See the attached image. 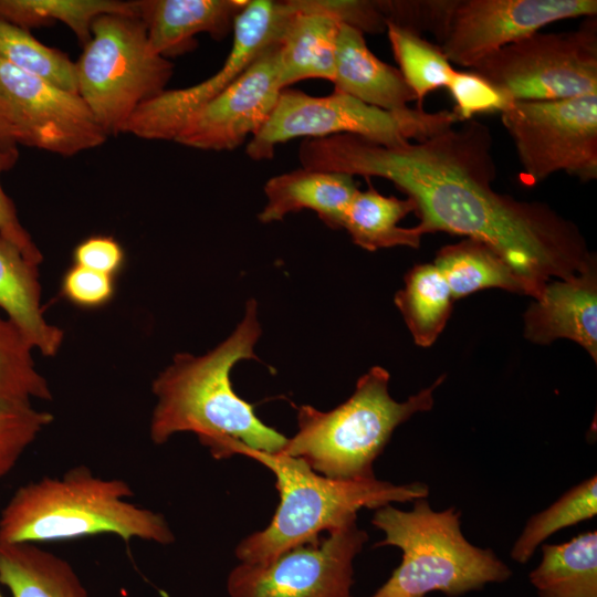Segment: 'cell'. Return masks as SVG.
<instances>
[{
    "label": "cell",
    "mask_w": 597,
    "mask_h": 597,
    "mask_svg": "<svg viewBox=\"0 0 597 597\" xmlns=\"http://www.w3.org/2000/svg\"><path fill=\"white\" fill-rule=\"evenodd\" d=\"M458 124L399 146L347 134L304 139L298 160L305 169L391 181L415 202L423 234L441 231L488 244L534 300L553 279L596 261L573 221L544 202L498 192L490 128L473 118Z\"/></svg>",
    "instance_id": "6da1fadb"
},
{
    "label": "cell",
    "mask_w": 597,
    "mask_h": 597,
    "mask_svg": "<svg viewBox=\"0 0 597 597\" xmlns=\"http://www.w3.org/2000/svg\"><path fill=\"white\" fill-rule=\"evenodd\" d=\"M261 334L258 304L251 298L241 322L216 348L202 356L179 353L174 357L151 386L156 405L149 436L155 444L179 432H192L218 460L228 459L233 442L268 453L283 449L287 438L261 421L230 380L238 362L259 359L254 347Z\"/></svg>",
    "instance_id": "7a4b0ae2"
},
{
    "label": "cell",
    "mask_w": 597,
    "mask_h": 597,
    "mask_svg": "<svg viewBox=\"0 0 597 597\" xmlns=\"http://www.w3.org/2000/svg\"><path fill=\"white\" fill-rule=\"evenodd\" d=\"M130 485L76 465L18 488L0 513V541L48 543L112 534L168 545L175 535L163 514L130 502Z\"/></svg>",
    "instance_id": "3957f363"
},
{
    "label": "cell",
    "mask_w": 597,
    "mask_h": 597,
    "mask_svg": "<svg viewBox=\"0 0 597 597\" xmlns=\"http://www.w3.org/2000/svg\"><path fill=\"white\" fill-rule=\"evenodd\" d=\"M242 454L266 467L276 480L280 502L270 524L243 538L235 547L241 563L270 562L302 545L318 544V535L357 520L363 509H378L396 502L427 498L421 482L394 484L377 478L338 480L312 470L305 461L281 452L268 453L233 442L228 458Z\"/></svg>",
    "instance_id": "277c9868"
},
{
    "label": "cell",
    "mask_w": 597,
    "mask_h": 597,
    "mask_svg": "<svg viewBox=\"0 0 597 597\" xmlns=\"http://www.w3.org/2000/svg\"><path fill=\"white\" fill-rule=\"evenodd\" d=\"M371 524L385 534L375 547L402 552L399 566L371 597H427L433 591L455 597L512 576L491 548L467 540L461 512L453 506L436 511L427 498L413 500L409 511L387 504L375 510Z\"/></svg>",
    "instance_id": "5b68a950"
},
{
    "label": "cell",
    "mask_w": 597,
    "mask_h": 597,
    "mask_svg": "<svg viewBox=\"0 0 597 597\" xmlns=\"http://www.w3.org/2000/svg\"><path fill=\"white\" fill-rule=\"evenodd\" d=\"M444 378L440 376L407 400L396 401L388 389L389 373L374 366L359 377L353 395L336 408L321 411L308 405L298 407L297 432L280 452L302 459L327 478H376L374 462L395 429L433 407L434 391Z\"/></svg>",
    "instance_id": "8992f818"
},
{
    "label": "cell",
    "mask_w": 597,
    "mask_h": 597,
    "mask_svg": "<svg viewBox=\"0 0 597 597\" xmlns=\"http://www.w3.org/2000/svg\"><path fill=\"white\" fill-rule=\"evenodd\" d=\"M75 71L77 94L109 137L124 133L138 106L166 90L174 64L151 51L140 18L103 14Z\"/></svg>",
    "instance_id": "52a82bcc"
},
{
    "label": "cell",
    "mask_w": 597,
    "mask_h": 597,
    "mask_svg": "<svg viewBox=\"0 0 597 597\" xmlns=\"http://www.w3.org/2000/svg\"><path fill=\"white\" fill-rule=\"evenodd\" d=\"M458 123L453 111L428 112L418 105L386 111L335 91L327 96H312L284 88L265 124L249 139L245 153L253 160H264L274 156L279 144L342 134L399 146Z\"/></svg>",
    "instance_id": "ba28073f"
},
{
    "label": "cell",
    "mask_w": 597,
    "mask_h": 597,
    "mask_svg": "<svg viewBox=\"0 0 597 597\" xmlns=\"http://www.w3.org/2000/svg\"><path fill=\"white\" fill-rule=\"evenodd\" d=\"M472 71L513 101H551L597 93V20L577 29L536 31L503 46Z\"/></svg>",
    "instance_id": "9c48e42d"
},
{
    "label": "cell",
    "mask_w": 597,
    "mask_h": 597,
    "mask_svg": "<svg viewBox=\"0 0 597 597\" xmlns=\"http://www.w3.org/2000/svg\"><path fill=\"white\" fill-rule=\"evenodd\" d=\"M501 122L530 185L558 171L583 182L597 178V93L514 101Z\"/></svg>",
    "instance_id": "30bf717a"
},
{
    "label": "cell",
    "mask_w": 597,
    "mask_h": 597,
    "mask_svg": "<svg viewBox=\"0 0 597 597\" xmlns=\"http://www.w3.org/2000/svg\"><path fill=\"white\" fill-rule=\"evenodd\" d=\"M596 14V0H431L429 31L451 64L472 69L549 23Z\"/></svg>",
    "instance_id": "8fae6325"
},
{
    "label": "cell",
    "mask_w": 597,
    "mask_h": 597,
    "mask_svg": "<svg viewBox=\"0 0 597 597\" xmlns=\"http://www.w3.org/2000/svg\"><path fill=\"white\" fill-rule=\"evenodd\" d=\"M290 0H249L237 17L231 50L223 65L198 84L165 90L138 106L124 133L149 140H175L187 119L217 97L270 45L291 14Z\"/></svg>",
    "instance_id": "7c38bea8"
},
{
    "label": "cell",
    "mask_w": 597,
    "mask_h": 597,
    "mask_svg": "<svg viewBox=\"0 0 597 597\" xmlns=\"http://www.w3.org/2000/svg\"><path fill=\"white\" fill-rule=\"evenodd\" d=\"M0 115L17 145L63 157L103 145L107 135L78 94L0 60Z\"/></svg>",
    "instance_id": "4fadbf2b"
},
{
    "label": "cell",
    "mask_w": 597,
    "mask_h": 597,
    "mask_svg": "<svg viewBox=\"0 0 597 597\" xmlns=\"http://www.w3.org/2000/svg\"><path fill=\"white\" fill-rule=\"evenodd\" d=\"M368 541L352 522L316 545H302L260 564L241 563L228 575L230 597H353L354 561Z\"/></svg>",
    "instance_id": "5bb4252c"
},
{
    "label": "cell",
    "mask_w": 597,
    "mask_h": 597,
    "mask_svg": "<svg viewBox=\"0 0 597 597\" xmlns=\"http://www.w3.org/2000/svg\"><path fill=\"white\" fill-rule=\"evenodd\" d=\"M292 12L277 40L281 86L307 78H334L342 23L363 33H381L385 18L376 1L290 0Z\"/></svg>",
    "instance_id": "9a60e30c"
},
{
    "label": "cell",
    "mask_w": 597,
    "mask_h": 597,
    "mask_svg": "<svg viewBox=\"0 0 597 597\" xmlns=\"http://www.w3.org/2000/svg\"><path fill=\"white\" fill-rule=\"evenodd\" d=\"M277 42L217 97L193 113L176 143L202 150H232L253 137L270 117L283 90Z\"/></svg>",
    "instance_id": "2e32d148"
},
{
    "label": "cell",
    "mask_w": 597,
    "mask_h": 597,
    "mask_svg": "<svg viewBox=\"0 0 597 597\" xmlns=\"http://www.w3.org/2000/svg\"><path fill=\"white\" fill-rule=\"evenodd\" d=\"M524 336L535 344L567 338L597 360V263L548 282L524 314Z\"/></svg>",
    "instance_id": "e0dca14e"
},
{
    "label": "cell",
    "mask_w": 597,
    "mask_h": 597,
    "mask_svg": "<svg viewBox=\"0 0 597 597\" xmlns=\"http://www.w3.org/2000/svg\"><path fill=\"white\" fill-rule=\"evenodd\" d=\"M249 0H139L151 51L167 60L197 46L196 35L223 40Z\"/></svg>",
    "instance_id": "ac0fdd59"
},
{
    "label": "cell",
    "mask_w": 597,
    "mask_h": 597,
    "mask_svg": "<svg viewBox=\"0 0 597 597\" xmlns=\"http://www.w3.org/2000/svg\"><path fill=\"white\" fill-rule=\"evenodd\" d=\"M358 190L354 177L347 174L305 168L291 170L265 182L266 203L258 218L270 223L289 213L312 210L327 227L341 229Z\"/></svg>",
    "instance_id": "d6986e66"
},
{
    "label": "cell",
    "mask_w": 597,
    "mask_h": 597,
    "mask_svg": "<svg viewBox=\"0 0 597 597\" xmlns=\"http://www.w3.org/2000/svg\"><path fill=\"white\" fill-rule=\"evenodd\" d=\"M334 91L347 94L368 105L401 111L416 94L400 71L378 59L367 46L364 33L342 23L336 41Z\"/></svg>",
    "instance_id": "ffe728a7"
},
{
    "label": "cell",
    "mask_w": 597,
    "mask_h": 597,
    "mask_svg": "<svg viewBox=\"0 0 597 597\" xmlns=\"http://www.w3.org/2000/svg\"><path fill=\"white\" fill-rule=\"evenodd\" d=\"M0 308L33 349H39L44 356L57 354L64 332L49 324L43 316L38 265L1 235Z\"/></svg>",
    "instance_id": "44dd1931"
},
{
    "label": "cell",
    "mask_w": 597,
    "mask_h": 597,
    "mask_svg": "<svg viewBox=\"0 0 597 597\" xmlns=\"http://www.w3.org/2000/svg\"><path fill=\"white\" fill-rule=\"evenodd\" d=\"M0 584L11 597H90L66 559L33 543L0 541Z\"/></svg>",
    "instance_id": "7402d4cb"
},
{
    "label": "cell",
    "mask_w": 597,
    "mask_h": 597,
    "mask_svg": "<svg viewBox=\"0 0 597 597\" xmlns=\"http://www.w3.org/2000/svg\"><path fill=\"white\" fill-rule=\"evenodd\" d=\"M416 206L410 198L384 196L371 185L358 190L352 199L342 223L354 244L367 251L392 247L417 249L425 235L418 227L405 228L399 222Z\"/></svg>",
    "instance_id": "603a6c76"
},
{
    "label": "cell",
    "mask_w": 597,
    "mask_h": 597,
    "mask_svg": "<svg viewBox=\"0 0 597 597\" xmlns=\"http://www.w3.org/2000/svg\"><path fill=\"white\" fill-rule=\"evenodd\" d=\"M433 265L446 280L453 300L476 291L501 289L530 296L524 280L488 244L464 238L458 243L442 247Z\"/></svg>",
    "instance_id": "cb8c5ba5"
},
{
    "label": "cell",
    "mask_w": 597,
    "mask_h": 597,
    "mask_svg": "<svg viewBox=\"0 0 597 597\" xmlns=\"http://www.w3.org/2000/svg\"><path fill=\"white\" fill-rule=\"evenodd\" d=\"M542 559L530 573L538 597H597V531L562 544H542Z\"/></svg>",
    "instance_id": "d4e9b609"
},
{
    "label": "cell",
    "mask_w": 597,
    "mask_h": 597,
    "mask_svg": "<svg viewBox=\"0 0 597 597\" xmlns=\"http://www.w3.org/2000/svg\"><path fill=\"white\" fill-rule=\"evenodd\" d=\"M139 0H0V19L29 30L62 22L84 46L92 24L103 14L139 18Z\"/></svg>",
    "instance_id": "484cf974"
},
{
    "label": "cell",
    "mask_w": 597,
    "mask_h": 597,
    "mask_svg": "<svg viewBox=\"0 0 597 597\" xmlns=\"http://www.w3.org/2000/svg\"><path fill=\"white\" fill-rule=\"evenodd\" d=\"M405 285L395 294V304L413 342L431 346L444 329L453 305L451 291L433 263L417 264L405 275Z\"/></svg>",
    "instance_id": "4316f807"
},
{
    "label": "cell",
    "mask_w": 597,
    "mask_h": 597,
    "mask_svg": "<svg viewBox=\"0 0 597 597\" xmlns=\"http://www.w3.org/2000/svg\"><path fill=\"white\" fill-rule=\"evenodd\" d=\"M597 514V476L570 488L545 510L532 515L511 548V558L527 563L536 549L558 531L593 519Z\"/></svg>",
    "instance_id": "83f0119b"
},
{
    "label": "cell",
    "mask_w": 597,
    "mask_h": 597,
    "mask_svg": "<svg viewBox=\"0 0 597 597\" xmlns=\"http://www.w3.org/2000/svg\"><path fill=\"white\" fill-rule=\"evenodd\" d=\"M386 32L399 71L417 97L418 106L432 91L447 87L454 67L437 44L387 21Z\"/></svg>",
    "instance_id": "f1b7e54d"
},
{
    "label": "cell",
    "mask_w": 597,
    "mask_h": 597,
    "mask_svg": "<svg viewBox=\"0 0 597 597\" xmlns=\"http://www.w3.org/2000/svg\"><path fill=\"white\" fill-rule=\"evenodd\" d=\"M0 60L77 94L75 63L67 55L41 43L29 30L1 19Z\"/></svg>",
    "instance_id": "f546056e"
},
{
    "label": "cell",
    "mask_w": 597,
    "mask_h": 597,
    "mask_svg": "<svg viewBox=\"0 0 597 597\" xmlns=\"http://www.w3.org/2000/svg\"><path fill=\"white\" fill-rule=\"evenodd\" d=\"M33 347L8 320L0 316V400H50L46 379L36 370Z\"/></svg>",
    "instance_id": "4dcf8cb0"
},
{
    "label": "cell",
    "mask_w": 597,
    "mask_h": 597,
    "mask_svg": "<svg viewBox=\"0 0 597 597\" xmlns=\"http://www.w3.org/2000/svg\"><path fill=\"white\" fill-rule=\"evenodd\" d=\"M53 419L51 412L33 408L30 401L0 400V479Z\"/></svg>",
    "instance_id": "1f68e13d"
},
{
    "label": "cell",
    "mask_w": 597,
    "mask_h": 597,
    "mask_svg": "<svg viewBox=\"0 0 597 597\" xmlns=\"http://www.w3.org/2000/svg\"><path fill=\"white\" fill-rule=\"evenodd\" d=\"M460 123L478 114L503 113L514 102L506 93L473 71L454 70L447 85Z\"/></svg>",
    "instance_id": "d6a6232c"
},
{
    "label": "cell",
    "mask_w": 597,
    "mask_h": 597,
    "mask_svg": "<svg viewBox=\"0 0 597 597\" xmlns=\"http://www.w3.org/2000/svg\"><path fill=\"white\" fill-rule=\"evenodd\" d=\"M61 294L82 308L102 307L115 294V276L73 264L62 276Z\"/></svg>",
    "instance_id": "836d02e7"
},
{
    "label": "cell",
    "mask_w": 597,
    "mask_h": 597,
    "mask_svg": "<svg viewBox=\"0 0 597 597\" xmlns=\"http://www.w3.org/2000/svg\"><path fill=\"white\" fill-rule=\"evenodd\" d=\"M19 157L18 147H0V175L12 168ZM0 235L15 244L23 255L32 263L39 265L42 253L33 242L29 232L19 221L12 199L4 192L0 182Z\"/></svg>",
    "instance_id": "e575fe53"
},
{
    "label": "cell",
    "mask_w": 597,
    "mask_h": 597,
    "mask_svg": "<svg viewBox=\"0 0 597 597\" xmlns=\"http://www.w3.org/2000/svg\"><path fill=\"white\" fill-rule=\"evenodd\" d=\"M73 262L86 269L116 276L125 264V252L111 235H92L73 250Z\"/></svg>",
    "instance_id": "d590c367"
},
{
    "label": "cell",
    "mask_w": 597,
    "mask_h": 597,
    "mask_svg": "<svg viewBox=\"0 0 597 597\" xmlns=\"http://www.w3.org/2000/svg\"><path fill=\"white\" fill-rule=\"evenodd\" d=\"M0 147H4V148L18 147L8 125L6 124L1 115H0Z\"/></svg>",
    "instance_id": "8d00e7d4"
},
{
    "label": "cell",
    "mask_w": 597,
    "mask_h": 597,
    "mask_svg": "<svg viewBox=\"0 0 597 597\" xmlns=\"http://www.w3.org/2000/svg\"><path fill=\"white\" fill-rule=\"evenodd\" d=\"M0 597H3L2 594H1V591H0Z\"/></svg>",
    "instance_id": "74e56055"
}]
</instances>
